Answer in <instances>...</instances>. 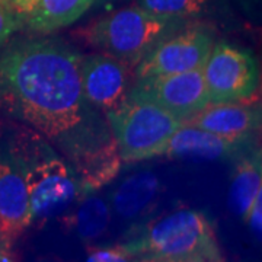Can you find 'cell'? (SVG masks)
<instances>
[{
    "label": "cell",
    "mask_w": 262,
    "mask_h": 262,
    "mask_svg": "<svg viewBox=\"0 0 262 262\" xmlns=\"http://www.w3.org/2000/svg\"><path fill=\"white\" fill-rule=\"evenodd\" d=\"M82 57L61 42L32 39L0 56V94L32 127L51 139L84 121Z\"/></svg>",
    "instance_id": "cell-1"
},
{
    "label": "cell",
    "mask_w": 262,
    "mask_h": 262,
    "mask_svg": "<svg viewBox=\"0 0 262 262\" xmlns=\"http://www.w3.org/2000/svg\"><path fill=\"white\" fill-rule=\"evenodd\" d=\"M124 248L143 261H223L213 225L204 213L191 208L162 215Z\"/></svg>",
    "instance_id": "cell-2"
},
{
    "label": "cell",
    "mask_w": 262,
    "mask_h": 262,
    "mask_svg": "<svg viewBox=\"0 0 262 262\" xmlns=\"http://www.w3.org/2000/svg\"><path fill=\"white\" fill-rule=\"evenodd\" d=\"M185 24V19L158 15L134 6L103 16L88 28L84 37L105 54L127 66H136L163 39L187 27Z\"/></svg>",
    "instance_id": "cell-3"
},
{
    "label": "cell",
    "mask_w": 262,
    "mask_h": 262,
    "mask_svg": "<svg viewBox=\"0 0 262 262\" xmlns=\"http://www.w3.org/2000/svg\"><path fill=\"white\" fill-rule=\"evenodd\" d=\"M106 115L124 162L165 155L170 137L184 124L158 102L133 92Z\"/></svg>",
    "instance_id": "cell-4"
},
{
    "label": "cell",
    "mask_w": 262,
    "mask_h": 262,
    "mask_svg": "<svg viewBox=\"0 0 262 262\" xmlns=\"http://www.w3.org/2000/svg\"><path fill=\"white\" fill-rule=\"evenodd\" d=\"M19 160L28 187L32 222L56 215L79 194V182L72 169L46 144L39 143L29 156Z\"/></svg>",
    "instance_id": "cell-5"
},
{
    "label": "cell",
    "mask_w": 262,
    "mask_h": 262,
    "mask_svg": "<svg viewBox=\"0 0 262 262\" xmlns=\"http://www.w3.org/2000/svg\"><path fill=\"white\" fill-rule=\"evenodd\" d=\"M210 103L248 101L259 86L255 57L244 48L219 41L203 67Z\"/></svg>",
    "instance_id": "cell-6"
},
{
    "label": "cell",
    "mask_w": 262,
    "mask_h": 262,
    "mask_svg": "<svg viewBox=\"0 0 262 262\" xmlns=\"http://www.w3.org/2000/svg\"><path fill=\"white\" fill-rule=\"evenodd\" d=\"M214 39L203 27H184L163 39L136 64L139 79L203 69Z\"/></svg>",
    "instance_id": "cell-7"
},
{
    "label": "cell",
    "mask_w": 262,
    "mask_h": 262,
    "mask_svg": "<svg viewBox=\"0 0 262 262\" xmlns=\"http://www.w3.org/2000/svg\"><path fill=\"white\" fill-rule=\"evenodd\" d=\"M130 92L158 102L182 122L210 103L203 69L143 77Z\"/></svg>",
    "instance_id": "cell-8"
},
{
    "label": "cell",
    "mask_w": 262,
    "mask_h": 262,
    "mask_svg": "<svg viewBox=\"0 0 262 262\" xmlns=\"http://www.w3.org/2000/svg\"><path fill=\"white\" fill-rule=\"evenodd\" d=\"M80 80L84 101L108 113L128 95V66L110 54L82 57Z\"/></svg>",
    "instance_id": "cell-9"
},
{
    "label": "cell",
    "mask_w": 262,
    "mask_h": 262,
    "mask_svg": "<svg viewBox=\"0 0 262 262\" xmlns=\"http://www.w3.org/2000/svg\"><path fill=\"white\" fill-rule=\"evenodd\" d=\"M32 223L27 181L20 160L0 156V237L9 244Z\"/></svg>",
    "instance_id": "cell-10"
},
{
    "label": "cell",
    "mask_w": 262,
    "mask_h": 262,
    "mask_svg": "<svg viewBox=\"0 0 262 262\" xmlns=\"http://www.w3.org/2000/svg\"><path fill=\"white\" fill-rule=\"evenodd\" d=\"M184 124L230 139L249 140L261 125V110L245 101L208 103Z\"/></svg>",
    "instance_id": "cell-11"
},
{
    "label": "cell",
    "mask_w": 262,
    "mask_h": 262,
    "mask_svg": "<svg viewBox=\"0 0 262 262\" xmlns=\"http://www.w3.org/2000/svg\"><path fill=\"white\" fill-rule=\"evenodd\" d=\"M248 146V140L219 136L198 127L182 124L169 140L165 155L170 158L226 159Z\"/></svg>",
    "instance_id": "cell-12"
},
{
    "label": "cell",
    "mask_w": 262,
    "mask_h": 262,
    "mask_svg": "<svg viewBox=\"0 0 262 262\" xmlns=\"http://www.w3.org/2000/svg\"><path fill=\"white\" fill-rule=\"evenodd\" d=\"M76 166L79 189L84 192H91L108 184L118 173L121 166V156L115 140L111 144L80 153V159Z\"/></svg>",
    "instance_id": "cell-13"
},
{
    "label": "cell",
    "mask_w": 262,
    "mask_h": 262,
    "mask_svg": "<svg viewBox=\"0 0 262 262\" xmlns=\"http://www.w3.org/2000/svg\"><path fill=\"white\" fill-rule=\"evenodd\" d=\"M96 0H37L27 22L37 32H53L82 18Z\"/></svg>",
    "instance_id": "cell-14"
},
{
    "label": "cell",
    "mask_w": 262,
    "mask_h": 262,
    "mask_svg": "<svg viewBox=\"0 0 262 262\" xmlns=\"http://www.w3.org/2000/svg\"><path fill=\"white\" fill-rule=\"evenodd\" d=\"M158 191L159 181L151 172H137L124 179L114 191V210L125 219L136 217L156 198Z\"/></svg>",
    "instance_id": "cell-15"
},
{
    "label": "cell",
    "mask_w": 262,
    "mask_h": 262,
    "mask_svg": "<svg viewBox=\"0 0 262 262\" xmlns=\"http://www.w3.org/2000/svg\"><path fill=\"white\" fill-rule=\"evenodd\" d=\"M261 153L253 150L239 162L230 184V206L242 220L246 219L255 198L261 194Z\"/></svg>",
    "instance_id": "cell-16"
},
{
    "label": "cell",
    "mask_w": 262,
    "mask_h": 262,
    "mask_svg": "<svg viewBox=\"0 0 262 262\" xmlns=\"http://www.w3.org/2000/svg\"><path fill=\"white\" fill-rule=\"evenodd\" d=\"M225 5L226 0H139L143 9L185 20L220 13Z\"/></svg>",
    "instance_id": "cell-17"
},
{
    "label": "cell",
    "mask_w": 262,
    "mask_h": 262,
    "mask_svg": "<svg viewBox=\"0 0 262 262\" xmlns=\"http://www.w3.org/2000/svg\"><path fill=\"white\" fill-rule=\"evenodd\" d=\"M110 223V207L98 198L89 196L80 204L76 213V227L84 239L98 237L106 230Z\"/></svg>",
    "instance_id": "cell-18"
},
{
    "label": "cell",
    "mask_w": 262,
    "mask_h": 262,
    "mask_svg": "<svg viewBox=\"0 0 262 262\" xmlns=\"http://www.w3.org/2000/svg\"><path fill=\"white\" fill-rule=\"evenodd\" d=\"M128 259H131V253L124 248V245L95 249L88 256V261L91 262H120L128 261Z\"/></svg>",
    "instance_id": "cell-19"
},
{
    "label": "cell",
    "mask_w": 262,
    "mask_h": 262,
    "mask_svg": "<svg viewBox=\"0 0 262 262\" xmlns=\"http://www.w3.org/2000/svg\"><path fill=\"white\" fill-rule=\"evenodd\" d=\"M24 18L15 15L0 5V44H3L8 38L20 28Z\"/></svg>",
    "instance_id": "cell-20"
},
{
    "label": "cell",
    "mask_w": 262,
    "mask_h": 262,
    "mask_svg": "<svg viewBox=\"0 0 262 262\" xmlns=\"http://www.w3.org/2000/svg\"><path fill=\"white\" fill-rule=\"evenodd\" d=\"M35 3H37V0H0L2 6H5L8 10L13 12L15 15L25 19L31 13V10L34 9Z\"/></svg>",
    "instance_id": "cell-21"
},
{
    "label": "cell",
    "mask_w": 262,
    "mask_h": 262,
    "mask_svg": "<svg viewBox=\"0 0 262 262\" xmlns=\"http://www.w3.org/2000/svg\"><path fill=\"white\" fill-rule=\"evenodd\" d=\"M261 194L255 198V201L252 203V206L249 208V213L246 215L244 222L248 223L249 227L252 229L253 233L259 234L261 233Z\"/></svg>",
    "instance_id": "cell-22"
},
{
    "label": "cell",
    "mask_w": 262,
    "mask_h": 262,
    "mask_svg": "<svg viewBox=\"0 0 262 262\" xmlns=\"http://www.w3.org/2000/svg\"><path fill=\"white\" fill-rule=\"evenodd\" d=\"M6 245H8V242H5L0 237V261H6L8 259L6 258V255H8V252H6Z\"/></svg>",
    "instance_id": "cell-23"
}]
</instances>
